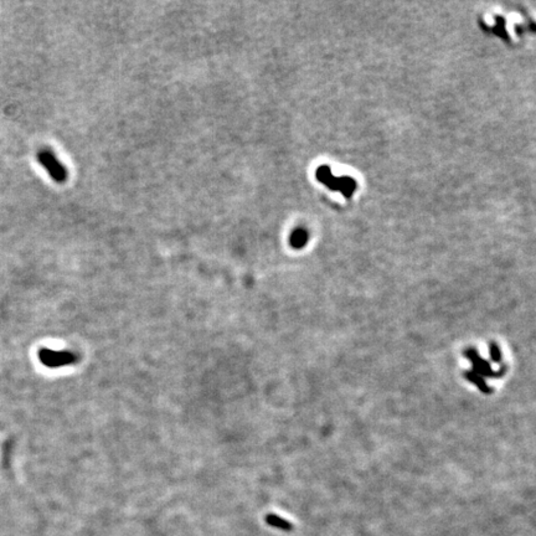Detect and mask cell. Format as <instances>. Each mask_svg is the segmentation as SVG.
<instances>
[{"label":"cell","instance_id":"1","mask_svg":"<svg viewBox=\"0 0 536 536\" xmlns=\"http://www.w3.org/2000/svg\"><path fill=\"white\" fill-rule=\"evenodd\" d=\"M37 160L46 169L52 179L56 183H65L67 179V170L62 163L59 162L54 153L49 149H41L37 153Z\"/></svg>","mask_w":536,"mask_h":536},{"label":"cell","instance_id":"2","mask_svg":"<svg viewBox=\"0 0 536 536\" xmlns=\"http://www.w3.org/2000/svg\"><path fill=\"white\" fill-rule=\"evenodd\" d=\"M39 359L46 368L57 369L75 364L77 361V356L71 351H56L43 348L39 351Z\"/></svg>","mask_w":536,"mask_h":536},{"label":"cell","instance_id":"3","mask_svg":"<svg viewBox=\"0 0 536 536\" xmlns=\"http://www.w3.org/2000/svg\"><path fill=\"white\" fill-rule=\"evenodd\" d=\"M316 175L320 183L329 186L333 190H340L345 196H350L352 189H354V182L352 180L348 179V177H340V179L334 177L327 167H320L317 170Z\"/></svg>","mask_w":536,"mask_h":536},{"label":"cell","instance_id":"4","mask_svg":"<svg viewBox=\"0 0 536 536\" xmlns=\"http://www.w3.org/2000/svg\"><path fill=\"white\" fill-rule=\"evenodd\" d=\"M264 520H266V523L268 524V525L273 526V528H276V529L283 530V531H291V530L293 529V525L289 523V521L284 520L283 518L278 517V515H276V514L266 515V519Z\"/></svg>","mask_w":536,"mask_h":536},{"label":"cell","instance_id":"5","mask_svg":"<svg viewBox=\"0 0 536 536\" xmlns=\"http://www.w3.org/2000/svg\"><path fill=\"white\" fill-rule=\"evenodd\" d=\"M308 242V232L304 229H297L294 230L289 237V243L291 246L294 249H302L305 246V243Z\"/></svg>","mask_w":536,"mask_h":536}]
</instances>
